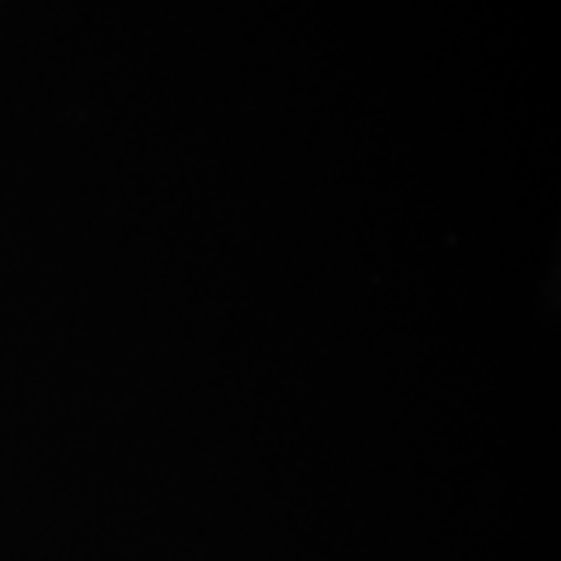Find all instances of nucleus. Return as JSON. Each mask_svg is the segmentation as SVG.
Wrapping results in <instances>:
<instances>
[]
</instances>
